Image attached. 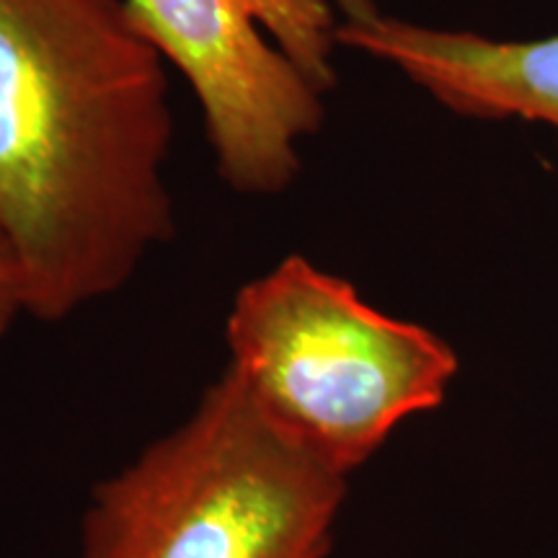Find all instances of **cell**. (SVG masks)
Here are the masks:
<instances>
[{
  "mask_svg": "<svg viewBox=\"0 0 558 558\" xmlns=\"http://www.w3.org/2000/svg\"><path fill=\"white\" fill-rule=\"evenodd\" d=\"M166 58L128 0H0V243L24 313L111 295L173 235Z\"/></svg>",
  "mask_w": 558,
  "mask_h": 558,
  "instance_id": "obj_1",
  "label": "cell"
},
{
  "mask_svg": "<svg viewBox=\"0 0 558 558\" xmlns=\"http://www.w3.org/2000/svg\"><path fill=\"white\" fill-rule=\"evenodd\" d=\"M228 373L298 448L349 476L403 418L437 409L458 354L354 284L288 256L235 292Z\"/></svg>",
  "mask_w": 558,
  "mask_h": 558,
  "instance_id": "obj_2",
  "label": "cell"
},
{
  "mask_svg": "<svg viewBox=\"0 0 558 558\" xmlns=\"http://www.w3.org/2000/svg\"><path fill=\"white\" fill-rule=\"evenodd\" d=\"M347 476L222 373L181 427L96 488L83 558H326Z\"/></svg>",
  "mask_w": 558,
  "mask_h": 558,
  "instance_id": "obj_3",
  "label": "cell"
},
{
  "mask_svg": "<svg viewBox=\"0 0 558 558\" xmlns=\"http://www.w3.org/2000/svg\"><path fill=\"white\" fill-rule=\"evenodd\" d=\"M140 29L197 96L220 177L279 194L298 143L324 124L339 21L331 0H128Z\"/></svg>",
  "mask_w": 558,
  "mask_h": 558,
  "instance_id": "obj_4",
  "label": "cell"
},
{
  "mask_svg": "<svg viewBox=\"0 0 558 558\" xmlns=\"http://www.w3.org/2000/svg\"><path fill=\"white\" fill-rule=\"evenodd\" d=\"M337 45L399 68L456 114L488 122H541L558 130V34L492 39L375 13L341 21Z\"/></svg>",
  "mask_w": 558,
  "mask_h": 558,
  "instance_id": "obj_5",
  "label": "cell"
},
{
  "mask_svg": "<svg viewBox=\"0 0 558 558\" xmlns=\"http://www.w3.org/2000/svg\"><path fill=\"white\" fill-rule=\"evenodd\" d=\"M21 313H24V300H21L19 271L13 267L11 254L0 243V337L11 329Z\"/></svg>",
  "mask_w": 558,
  "mask_h": 558,
  "instance_id": "obj_6",
  "label": "cell"
},
{
  "mask_svg": "<svg viewBox=\"0 0 558 558\" xmlns=\"http://www.w3.org/2000/svg\"><path fill=\"white\" fill-rule=\"evenodd\" d=\"M331 3L341 11L344 21H362V19L375 16V13H380L378 5H375V0H331Z\"/></svg>",
  "mask_w": 558,
  "mask_h": 558,
  "instance_id": "obj_7",
  "label": "cell"
}]
</instances>
